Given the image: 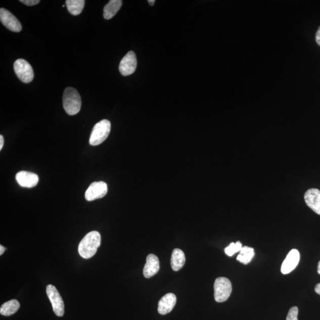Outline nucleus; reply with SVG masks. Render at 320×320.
Masks as SVG:
<instances>
[{
  "label": "nucleus",
  "mask_w": 320,
  "mask_h": 320,
  "mask_svg": "<svg viewBox=\"0 0 320 320\" xmlns=\"http://www.w3.org/2000/svg\"><path fill=\"white\" fill-rule=\"evenodd\" d=\"M101 244V236L99 232L94 231L88 233L79 244L78 253L84 259H90L97 252Z\"/></svg>",
  "instance_id": "1"
},
{
  "label": "nucleus",
  "mask_w": 320,
  "mask_h": 320,
  "mask_svg": "<svg viewBox=\"0 0 320 320\" xmlns=\"http://www.w3.org/2000/svg\"><path fill=\"white\" fill-rule=\"evenodd\" d=\"M63 101L64 109L69 115H76L80 111L81 99L76 89L73 87L65 88Z\"/></svg>",
  "instance_id": "2"
},
{
  "label": "nucleus",
  "mask_w": 320,
  "mask_h": 320,
  "mask_svg": "<svg viewBox=\"0 0 320 320\" xmlns=\"http://www.w3.org/2000/svg\"><path fill=\"white\" fill-rule=\"evenodd\" d=\"M111 129V123L104 119L96 124L93 128L89 143L91 146H99L108 139Z\"/></svg>",
  "instance_id": "3"
},
{
  "label": "nucleus",
  "mask_w": 320,
  "mask_h": 320,
  "mask_svg": "<svg viewBox=\"0 0 320 320\" xmlns=\"http://www.w3.org/2000/svg\"><path fill=\"white\" fill-rule=\"evenodd\" d=\"M214 298L217 302H225L229 298L232 292V282L228 278L220 277L215 281Z\"/></svg>",
  "instance_id": "4"
},
{
  "label": "nucleus",
  "mask_w": 320,
  "mask_h": 320,
  "mask_svg": "<svg viewBox=\"0 0 320 320\" xmlns=\"http://www.w3.org/2000/svg\"><path fill=\"white\" fill-rule=\"evenodd\" d=\"M17 76L25 83H29L33 80L34 72L32 66L23 59L17 60L13 65Z\"/></svg>",
  "instance_id": "5"
},
{
  "label": "nucleus",
  "mask_w": 320,
  "mask_h": 320,
  "mask_svg": "<svg viewBox=\"0 0 320 320\" xmlns=\"http://www.w3.org/2000/svg\"><path fill=\"white\" fill-rule=\"evenodd\" d=\"M47 294L53 306V311L58 316H63L64 314V303L59 292L53 285H48Z\"/></svg>",
  "instance_id": "6"
},
{
  "label": "nucleus",
  "mask_w": 320,
  "mask_h": 320,
  "mask_svg": "<svg viewBox=\"0 0 320 320\" xmlns=\"http://www.w3.org/2000/svg\"><path fill=\"white\" fill-rule=\"evenodd\" d=\"M108 191V185L105 182H94L86 191L85 198L88 201H95L104 197Z\"/></svg>",
  "instance_id": "7"
},
{
  "label": "nucleus",
  "mask_w": 320,
  "mask_h": 320,
  "mask_svg": "<svg viewBox=\"0 0 320 320\" xmlns=\"http://www.w3.org/2000/svg\"><path fill=\"white\" fill-rule=\"evenodd\" d=\"M0 20L3 25L13 32H20L22 30L19 20L11 12L4 8L0 9Z\"/></svg>",
  "instance_id": "8"
},
{
  "label": "nucleus",
  "mask_w": 320,
  "mask_h": 320,
  "mask_svg": "<svg viewBox=\"0 0 320 320\" xmlns=\"http://www.w3.org/2000/svg\"><path fill=\"white\" fill-rule=\"evenodd\" d=\"M137 66L136 55L133 51H129L120 61L119 70L123 76L132 74Z\"/></svg>",
  "instance_id": "9"
},
{
  "label": "nucleus",
  "mask_w": 320,
  "mask_h": 320,
  "mask_svg": "<svg viewBox=\"0 0 320 320\" xmlns=\"http://www.w3.org/2000/svg\"><path fill=\"white\" fill-rule=\"evenodd\" d=\"M299 259H300V254H299L298 250L297 249L291 250L282 264V273L287 275L291 273L297 266Z\"/></svg>",
  "instance_id": "10"
},
{
  "label": "nucleus",
  "mask_w": 320,
  "mask_h": 320,
  "mask_svg": "<svg viewBox=\"0 0 320 320\" xmlns=\"http://www.w3.org/2000/svg\"><path fill=\"white\" fill-rule=\"evenodd\" d=\"M17 183L21 187L27 188H32L38 184L39 177L36 174L26 171H22L16 175Z\"/></svg>",
  "instance_id": "11"
},
{
  "label": "nucleus",
  "mask_w": 320,
  "mask_h": 320,
  "mask_svg": "<svg viewBox=\"0 0 320 320\" xmlns=\"http://www.w3.org/2000/svg\"><path fill=\"white\" fill-rule=\"evenodd\" d=\"M306 203L313 211L320 215V191L317 189H310L304 195Z\"/></svg>",
  "instance_id": "12"
},
{
  "label": "nucleus",
  "mask_w": 320,
  "mask_h": 320,
  "mask_svg": "<svg viewBox=\"0 0 320 320\" xmlns=\"http://www.w3.org/2000/svg\"><path fill=\"white\" fill-rule=\"evenodd\" d=\"M160 261L158 258L153 254H150L147 257V262L144 267V277L149 279L156 275L160 270Z\"/></svg>",
  "instance_id": "13"
},
{
  "label": "nucleus",
  "mask_w": 320,
  "mask_h": 320,
  "mask_svg": "<svg viewBox=\"0 0 320 320\" xmlns=\"http://www.w3.org/2000/svg\"><path fill=\"white\" fill-rule=\"evenodd\" d=\"M177 298L174 294L168 293L165 295L158 302V311L161 315L170 312L176 304Z\"/></svg>",
  "instance_id": "14"
},
{
  "label": "nucleus",
  "mask_w": 320,
  "mask_h": 320,
  "mask_svg": "<svg viewBox=\"0 0 320 320\" xmlns=\"http://www.w3.org/2000/svg\"><path fill=\"white\" fill-rule=\"evenodd\" d=\"M186 259L183 251L175 249L171 257V266L174 271L180 270L184 266Z\"/></svg>",
  "instance_id": "15"
},
{
  "label": "nucleus",
  "mask_w": 320,
  "mask_h": 320,
  "mask_svg": "<svg viewBox=\"0 0 320 320\" xmlns=\"http://www.w3.org/2000/svg\"><path fill=\"white\" fill-rule=\"evenodd\" d=\"M122 1L121 0H111L107 4L103 10V17L107 20H109L114 17L121 8Z\"/></svg>",
  "instance_id": "16"
},
{
  "label": "nucleus",
  "mask_w": 320,
  "mask_h": 320,
  "mask_svg": "<svg viewBox=\"0 0 320 320\" xmlns=\"http://www.w3.org/2000/svg\"><path fill=\"white\" fill-rule=\"evenodd\" d=\"M19 302L16 299H12L2 305L0 308V314L7 316L12 315L19 310Z\"/></svg>",
  "instance_id": "17"
},
{
  "label": "nucleus",
  "mask_w": 320,
  "mask_h": 320,
  "mask_svg": "<svg viewBox=\"0 0 320 320\" xmlns=\"http://www.w3.org/2000/svg\"><path fill=\"white\" fill-rule=\"evenodd\" d=\"M68 12L71 15L78 16L81 14L84 9V0H67L65 2Z\"/></svg>",
  "instance_id": "18"
},
{
  "label": "nucleus",
  "mask_w": 320,
  "mask_h": 320,
  "mask_svg": "<svg viewBox=\"0 0 320 320\" xmlns=\"http://www.w3.org/2000/svg\"><path fill=\"white\" fill-rule=\"evenodd\" d=\"M237 260L244 264H249L254 256V250L252 247L244 246L240 251Z\"/></svg>",
  "instance_id": "19"
},
{
  "label": "nucleus",
  "mask_w": 320,
  "mask_h": 320,
  "mask_svg": "<svg viewBox=\"0 0 320 320\" xmlns=\"http://www.w3.org/2000/svg\"><path fill=\"white\" fill-rule=\"evenodd\" d=\"M242 247V244L240 242L232 243L229 246L225 248V252L228 256H233L235 253L239 252Z\"/></svg>",
  "instance_id": "20"
},
{
  "label": "nucleus",
  "mask_w": 320,
  "mask_h": 320,
  "mask_svg": "<svg viewBox=\"0 0 320 320\" xmlns=\"http://www.w3.org/2000/svg\"><path fill=\"white\" fill-rule=\"evenodd\" d=\"M299 309L297 307H292L288 313L286 320H298Z\"/></svg>",
  "instance_id": "21"
},
{
  "label": "nucleus",
  "mask_w": 320,
  "mask_h": 320,
  "mask_svg": "<svg viewBox=\"0 0 320 320\" xmlns=\"http://www.w3.org/2000/svg\"><path fill=\"white\" fill-rule=\"evenodd\" d=\"M20 2L27 6H33L38 5L40 1L39 0H20Z\"/></svg>",
  "instance_id": "22"
},
{
  "label": "nucleus",
  "mask_w": 320,
  "mask_h": 320,
  "mask_svg": "<svg viewBox=\"0 0 320 320\" xmlns=\"http://www.w3.org/2000/svg\"><path fill=\"white\" fill-rule=\"evenodd\" d=\"M315 40L316 43H317L318 45L320 46V26L317 30V32H316V33Z\"/></svg>",
  "instance_id": "23"
},
{
  "label": "nucleus",
  "mask_w": 320,
  "mask_h": 320,
  "mask_svg": "<svg viewBox=\"0 0 320 320\" xmlns=\"http://www.w3.org/2000/svg\"><path fill=\"white\" fill-rule=\"evenodd\" d=\"M3 146H4V138L3 135H0V150H2Z\"/></svg>",
  "instance_id": "24"
},
{
  "label": "nucleus",
  "mask_w": 320,
  "mask_h": 320,
  "mask_svg": "<svg viewBox=\"0 0 320 320\" xmlns=\"http://www.w3.org/2000/svg\"><path fill=\"white\" fill-rule=\"evenodd\" d=\"M315 291L316 294L320 295V283L316 284L315 287Z\"/></svg>",
  "instance_id": "25"
},
{
  "label": "nucleus",
  "mask_w": 320,
  "mask_h": 320,
  "mask_svg": "<svg viewBox=\"0 0 320 320\" xmlns=\"http://www.w3.org/2000/svg\"><path fill=\"white\" fill-rule=\"evenodd\" d=\"M5 248L2 245L0 246V255H2L5 253Z\"/></svg>",
  "instance_id": "26"
},
{
  "label": "nucleus",
  "mask_w": 320,
  "mask_h": 320,
  "mask_svg": "<svg viewBox=\"0 0 320 320\" xmlns=\"http://www.w3.org/2000/svg\"><path fill=\"white\" fill-rule=\"evenodd\" d=\"M148 2H149L150 5L153 6L154 5L155 3H156V1H155V0H149Z\"/></svg>",
  "instance_id": "27"
},
{
  "label": "nucleus",
  "mask_w": 320,
  "mask_h": 320,
  "mask_svg": "<svg viewBox=\"0 0 320 320\" xmlns=\"http://www.w3.org/2000/svg\"><path fill=\"white\" fill-rule=\"evenodd\" d=\"M317 271H318V274L320 275V261H319V263L318 264Z\"/></svg>",
  "instance_id": "28"
}]
</instances>
